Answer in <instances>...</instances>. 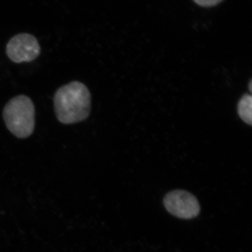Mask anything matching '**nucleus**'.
<instances>
[{"mask_svg":"<svg viewBox=\"0 0 252 252\" xmlns=\"http://www.w3.org/2000/svg\"><path fill=\"white\" fill-rule=\"evenodd\" d=\"M54 101L56 117L63 124L83 122L90 115L91 93L80 81H72L60 88Z\"/></svg>","mask_w":252,"mask_h":252,"instance_id":"obj_1","label":"nucleus"},{"mask_svg":"<svg viewBox=\"0 0 252 252\" xmlns=\"http://www.w3.org/2000/svg\"><path fill=\"white\" fill-rule=\"evenodd\" d=\"M3 118L8 130L18 138H27L34 132L35 109L32 99L25 94L13 97L6 104Z\"/></svg>","mask_w":252,"mask_h":252,"instance_id":"obj_2","label":"nucleus"},{"mask_svg":"<svg viewBox=\"0 0 252 252\" xmlns=\"http://www.w3.org/2000/svg\"><path fill=\"white\" fill-rule=\"evenodd\" d=\"M6 52L14 63L31 62L39 56L41 48L34 36L21 33L10 39L6 45Z\"/></svg>","mask_w":252,"mask_h":252,"instance_id":"obj_3","label":"nucleus"},{"mask_svg":"<svg viewBox=\"0 0 252 252\" xmlns=\"http://www.w3.org/2000/svg\"><path fill=\"white\" fill-rule=\"evenodd\" d=\"M167 211L182 219H191L200 212L198 200L191 193L185 190H174L164 199Z\"/></svg>","mask_w":252,"mask_h":252,"instance_id":"obj_4","label":"nucleus"},{"mask_svg":"<svg viewBox=\"0 0 252 252\" xmlns=\"http://www.w3.org/2000/svg\"><path fill=\"white\" fill-rule=\"evenodd\" d=\"M239 117L248 125L252 123V97L250 94H244L238 104Z\"/></svg>","mask_w":252,"mask_h":252,"instance_id":"obj_5","label":"nucleus"},{"mask_svg":"<svg viewBox=\"0 0 252 252\" xmlns=\"http://www.w3.org/2000/svg\"><path fill=\"white\" fill-rule=\"evenodd\" d=\"M199 6L203 7H211L220 4L223 0H193Z\"/></svg>","mask_w":252,"mask_h":252,"instance_id":"obj_6","label":"nucleus"},{"mask_svg":"<svg viewBox=\"0 0 252 252\" xmlns=\"http://www.w3.org/2000/svg\"><path fill=\"white\" fill-rule=\"evenodd\" d=\"M252 81H250V85H249V88H250V92H252Z\"/></svg>","mask_w":252,"mask_h":252,"instance_id":"obj_7","label":"nucleus"}]
</instances>
